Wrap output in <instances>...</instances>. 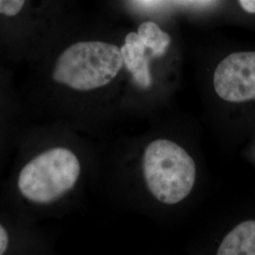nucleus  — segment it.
I'll use <instances>...</instances> for the list:
<instances>
[{"label": "nucleus", "mask_w": 255, "mask_h": 255, "mask_svg": "<svg viewBox=\"0 0 255 255\" xmlns=\"http://www.w3.org/2000/svg\"><path fill=\"white\" fill-rule=\"evenodd\" d=\"M123 64L119 46L101 41H81L64 48L56 58L51 80L74 91H93L113 82Z\"/></svg>", "instance_id": "nucleus-1"}, {"label": "nucleus", "mask_w": 255, "mask_h": 255, "mask_svg": "<svg viewBox=\"0 0 255 255\" xmlns=\"http://www.w3.org/2000/svg\"><path fill=\"white\" fill-rule=\"evenodd\" d=\"M143 174L146 187L155 199L173 205L191 193L197 168L193 158L180 145L157 139L145 149Z\"/></svg>", "instance_id": "nucleus-2"}, {"label": "nucleus", "mask_w": 255, "mask_h": 255, "mask_svg": "<svg viewBox=\"0 0 255 255\" xmlns=\"http://www.w3.org/2000/svg\"><path fill=\"white\" fill-rule=\"evenodd\" d=\"M81 163L69 148L56 146L32 158L20 170V194L35 204H50L72 190L81 175Z\"/></svg>", "instance_id": "nucleus-3"}, {"label": "nucleus", "mask_w": 255, "mask_h": 255, "mask_svg": "<svg viewBox=\"0 0 255 255\" xmlns=\"http://www.w3.org/2000/svg\"><path fill=\"white\" fill-rule=\"evenodd\" d=\"M214 88L220 99L239 103L255 100V52H237L219 63Z\"/></svg>", "instance_id": "nucleus-4"}, {"label": "nucleus", "mask_w": 255, "mask_h": 255, "mask_svg": "<svg viewBox=\"0 0 255 255\" xmlns=\"http://www.w3.org/2000/svg\"><path fill=\"white\" fill-rule=\"evenodd\" d=\"M121 54L128 70L132 75L137 85L146 89L151 85L149 70V57L146 55L147 47L136 32H129L125 38Z\"/></svg>", "instance_id": "nucleus-5"}, {"label": "nucleus", "mask_w": 255, "mask_h": 255, "mask_svg": "<svg viewBox=\"0 0 255 255\" xmlns=\"http://www.w3.org/2000/svg\"><path fill=\"white\" fill-rule=\"evenodd\" d=\"M219 255H255V220H247L233 229L220 243Z\"/></svg>", "instance_id": "nucleus-6"}, {"label": "nucleus", "mask_w": 255, "mask_h": 255, "mask_svg": "<svg viewBox=\"0 0 255 255\" xmlns=\"http://www.w3.org/2000/svg\"><path fill=\"white\" fill-rule=\"evenodd\" d=\"M142 42L150 50V57H161L170 45V36L164 32L154 22H145L137 31Z\"/></svg>", "instance_id": "nucleus-7"}, {"label": "nucleus", "mask_w": 255, "mask_h": 255, "mask_svg": "<svg viewBox=\"0 0 255 255\" xmlns=\"http://www.w3.org/2000/svg\"><path fill=\"white\" fill-rule=\"evenodd\" d=\"M29 0H0V23H14L27 10Z\"/></svg>", "instance_id": "nucleus-8"}, {"label": "nucleus", "mask_w": 255, "mask_h": 255, "mask_svg": "<svg viewBox=\"0 0 255 255\" xmlns=\"http://www.w3.org/2000/svg\"><path fill=\"white\" fill-rule=\"evenodd\" d=\"M9 244V237L8 231L0 223V255H4Z\"/></svg>", "instance_id": "nucleus-9"}, {"label": "nucleus", "mask_w": 255, "mask_h": 255, "mask_svg": "<svg viewBox=\"0 0 255 255\" xmlns=\"http://www.w3.org/2000/svg\"><path fill=\"white\" fill-rule=\"evenodd\" d=\"M239 3L246 11L255 13V0H239Z\"/></svg>", "instance_id": "nucleus-10"}]
</instances>
